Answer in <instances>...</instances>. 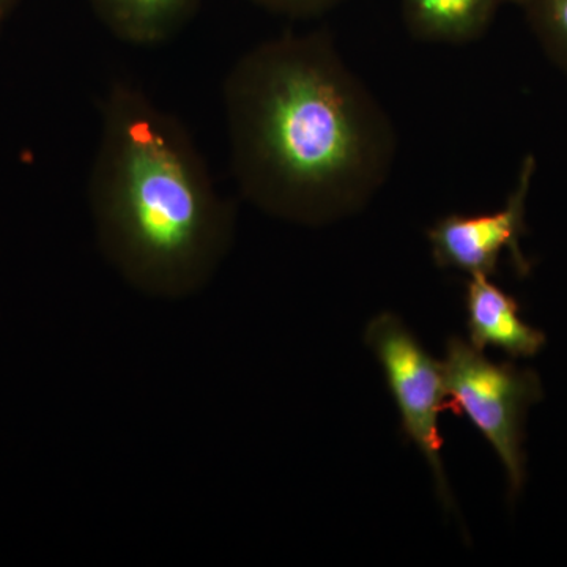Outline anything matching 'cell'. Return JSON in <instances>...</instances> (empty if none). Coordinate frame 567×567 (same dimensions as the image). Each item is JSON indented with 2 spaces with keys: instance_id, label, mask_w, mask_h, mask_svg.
<instances>
[{
  "instance_id": "cell-10",
  "label": "cell",
  "mask_w": 567,
  "mask_h": 567,
  "mask_svg": "<svg viewBox=\"0 0 567 567\" xmlns=\"http://www.w3.org/2000/svg\"><path fill=\"white\" fill-rule=\"evenodd\" d=\"M252 2L279 17L306 20V18H316L333 10L344 0H252Z\"/></svg>"
},
{
  "instance_id": "cell-3",
  "label": "cell",
  "mask_w": 567,
  "mask_h": 567,
  "mask_svg": "<svg viewBox=\"0 0 567 567\" xmlns=\"http://www.w3.org/2000/svg\"><path fill=\"white\" fill-rule=\"evenodd\" d=\"M442 364L446 410L468 417L491 443L505 466L514 498L525 481V415L543 399L539 377L513 363H494L458 336L447 339Z\"/></svg>"
},
{
  "instance_id": "cell-6",
  "label": "cell",
  "mask_w": 567,
  "mask_h": 567,
  "mask_svg": "<svg viewBox=\"0 0 567 567\" xmlns=\"http://www.w3.org/2000/svg\"><path fill=\"white\" fill-rule=\"evenodd\" d=\"M465 311L470 344L481 352L492 347L517 360L535 357L546 346V334L522 320L516 298L495 286L488 276H470Z\"/></svg>"
},
{
  "instance_id": "cell-2",
  "label": "cell",
  "mask_w": 567,
  "mask_h": 567,
  "mask_svg": "<svg viewBox=\"0 0 567 567\" xmlns=\"http://www.w3.org/2000/svg\"><path fill=\"white\" fill-rule=\"evenodd\" d=\"M89 205L104 259L148 297L200 292L233 246L235 207L192 134L133 81L100 100Z\"/></svg>"
},
{
  "instance_id": "cell-9",
  "label": "cell",
  "mask_w": 567,
  "mask_h": 567,
  "mask_svg": "<svg viewBox=\"0 0 567 567\" xmlns=\"http://www.w3.org/2000/svg\"><path fill=\"white\" fill-rule=\"evenodd\" d=\"M524 11L533 35L567 78V0H514Z\"/></svg>"
},
{
  "instance_id": "cell-11",
  "label": "cell",
  "mask_w": 567,
  "mask_h": 567,
  "mask_svg": "<svg viewBox=\"0 0 567 567\" xmlns=\"http://www.w3.org/2000/svg\"><path fill=\"white\" fill-rule=\"evenodd\" d=\"M21 0H0V32L3 31V25L7 24L11 13L20 6Z\"/></svg>"
},
{
  "instance_id": "cell-5",
  "label": "cell",
  "mask_w": 567,
  "mask_h": 567,
  "mask_svg": "<svg viewBox=\"0 0 567 567\" xmlns=\"http://www.w3.org/2000/svg\"><path fill=\"white\" fill-rule=\"evenodd\" d=\"M535 173V156L528 155L522 164L516 188L499 210L483 215L451 213L436 219L427 230L436 267L492 278L498 271L502 254L507 251L517 274L528 275L532 267L520 251V238L527 233L525 212Z\"/></svg>"
},
{
  "instance_id": "cell-1",
  "label": "cell",
  "mask_w": 567,
  "mask_h": 567,
  "mask_svg": "<svg viewBox=\"0 0 567 567\" xmlns=\"http://www.w3.org/2000/svg\"><path fill=\"white\" fill-rule=\"evenodd\" d=\"M223 104L235 182L275 218L339 221L393 171V121L327 32L284 33L245 52Z\"/></svg>"
},
{
  "instance_id": "cell-4",
  "label": "cell",
  "mask_w": 567,
  "mask_h": 567,
  "mask_svg": "<svg viewBox=\"0 0 567 567\" xmlns=\"http://www.w3.org/2000/svg\"><path fill=\"white\" fill-rule=\"evenodd\" d=\"M364 341L382 365L388 388L401 413L402 431L431 466L443 505L453 509L456 505L443 468V436L439 431L440 413L446 410L443 364L391 312H383L369 322Z\"/></svg>"
},
{
  "instance_id": "cell-7",
  "label": "cell",
  "mask_w": 567,
  "mask_h": 567,
  "mask_svg": "<svg viewBox=\"0 0 567 567\" xmlns=\"http://www.w3.org/2000/svg\"><path fill=\"white\" fill-rule=\"evenodd\" d=\"M100 22L123 43L158 47L196 18L203 0H89Z\"/></svg>"
},
{
  "instance_id": "cell-8",
  "label": "cell",
  "mask_w": 567,
  "mask_h": 567,
  "mask_svg": "<svg viewBox=\"0 0 567 567\" xmlns=\"http://www.w3.org/2000/svg\"><path fill=\"white\" fill-rule=\"evenodd\" d=\"M507 2L514 0H401L402 21L415 40L457 47L481 39Z\"/></svg>"
}]
</instances>
